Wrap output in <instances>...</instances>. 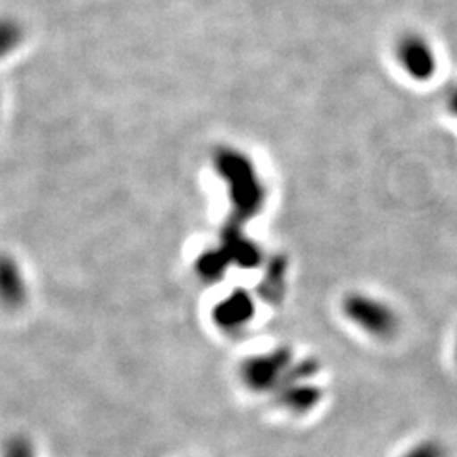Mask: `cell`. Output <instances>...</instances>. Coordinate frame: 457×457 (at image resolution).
Instances as JSON below:
<instances>
[{
    "label": "cell",
    "mask_w": 457,
    "mask_h": 457,
    "mask_svg": "<svg viewBox=\"0 0 457 457\" xmlns=\"http://www.w3.org/2000/svg\"><path fill=\"white\" fill-rule=\"evenodd\" d=\"M398 457H451L449 447L436 437H425L413 442Z\"/></svg>",
    "instance_id": "cell-7"
},
{
    "label": "cell",
    "mask_w": 457,
    "mask_h": 457,
    "mask_svg": "<svg viewBox=\"0 0 457 457\" xmlns=\"http://www.w3.org/2000/svg\"><path fill=\"white\" fill-rule=\"evenodd\" d=\"M17 39L16 28L9 22H0V56L12 48Z\"/></svg>",
    "instance_id": "cell-9"
},
{
    "label": "cell",
    "mask_w": 457,
    "mask_h": 457,
    "mask_svg": "<svg viewBox=\"0 0 457 457\" xmlns=\"http://www.w3.org/2000/svg\"><path fill=\"white\" fill-rule=\"evenodd\" d=\"M26 298V283L14 262L0 258V302L17 307Z\"/></svg>",
    "instance_id": "cell-5"
},
{
    "label": "cell",
    "mask_w": 457,
    "mask_h": 457,
    "mask_svg": "<svg viewBox=\"0 0 457 457\" xmlns=\"http://www.w3.org/2000/svg\"><path fill=\"white\" fill-rule=\"evenodd\" d=\"M2 457H39V451L29 436L16 434L4 442Z\"/></svg>",
    "instance_id": "cell-8"
},
{
    "label": "cell",
    "mask_w": 457,
    "mask_h": 457,
    "mask_svg": "<svg viewBox=\"0 0 457 457\" xmlns=\"http://www.w3.org/2000/svg\"><path fill=\"white\" fill-rule=\"evenodd\" d=\"M319 364L315 361H295L281 386L273 393L275 402L294 415H307L324 402V388L315 381Z\"/></svg>",
    "instance_id": "cell-2"
},
{
    "label": "cell",
    "mask_w": 457,
    "mask_h": 457,
    "mask_svg": "<svg viewBox=\"0 0 457 457\" xmlns=\"http://www.w3.org/2000/svg\"><path fill=\"white\" fill-rule=\"evenodd\" d=\"M447 107H449V111L457 117V88H454V90L451 92L449 98H447Z\"/></svg>",
    "instance_id": "cell-10"
},
{
    "label": "cell",
    "mask_w": 457,
    "mask_h": 457,
    "mask_svg": "<svg viewBox=\"0 0 457 457\" xmlns=\"http://www.w3.org/2000/svg\"><path fill=\"white\" fill-rule=\"evenodd\" d=\"M253 313L254 309L249 296L241 294V296L228 298L217 309L215 322L226 330H236L249 324Z\"/></svg>",
    "instance_id": "cell-6"
},
{
    "label": "cell",
    "mask_w": 457,
    "mask_h": 457,
    "mask_svg": "<svg viewBox=\"0 0 457 457\" xmlns=\"http://www.w3.org/2000/svg\"><path fill=\"white\" fill-rule=\"evenodd\" d=\"M454 361H456V364H457V336H456V341H454Z\"/></svg>",
    "instance_id": "cell-11"
},
{
    "label": "cell",
    "mask_w": 457,
    "mask_h": 457,
    "mask_svg": "<svg viewBox=\"0 0 457 457\" xmlns=\"http://www.w3.org/2000/svg\"><path fill=\"white\" fill-rule=\"evenodd\" d=\"M402 70L415 82H427L437 71V56L422 34H403L395 48Z\"/></svg>",
    "instance_id": "cell-4"
},
{
    "label": "cell",
    "mask_w": 457,
    "mask_h": 457,
    "mask_svg": "<svg viewBox=\"0 0 457 457\" xmlns=\"http://www.w3.org/2000/svg\"><path fill=\"white\" fill-rule=\"evenodd\" d=\"M295 353L290 347L278 345L249 356L241 364V381L254 393L277 392L295 364Z\"/></svg>",
    "instance_id": "cell-3"
},
{
    "label": "cell",
    "mask_w": 457,
    "mask_h": 457,
    "mask_svg": "<svg viewBox=\"0 0 457 457\" xmlns=\"http://www.w3.org/2000/svg\"><path fill=\"white\" fill-rule=\"evenodd\" d=\"M341 312L351 326L378 343H390L402 330L400 313L376 295L349 292L341 302Z\"/></svg>",
    "instance_id": "cell-1"
}]
</instances>
